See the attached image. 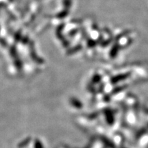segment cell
I'll use <instances>...</instances> for the list:
<instances>
[{
	"instance_id": "obj_2",
	"label": "cell",
	"mask_w": 148,
	"mask_h": 148,
	"mask_svg": "<svg viewBox=\"0 0 148 148\" xmlns=\"http://www.w3.org/2000/svg\"><path fill=\"white\" fill-rule=\"evenodd\" d=\"M34 148H43V145L39 140H35L34 142Z\"/></svg>"
},
{
	"instance_id": "obj_1",
	"label": "cell",
	"mask_w": 148,
	"mask_h": 148,
	"mask_svg": "<svg viewBox=\"0 0 148 148\" xmlns=\"http://www.w3.org/2000/svg\"><path fill=\"white\" fill-rule=\"evenodd\" d=\"M29 140H30V138H25V139L23 141V143H22V142H21V143L19 144V145H18V147H25V146H26L27 145H28Z\"/></svg>"
}]
</instances>
